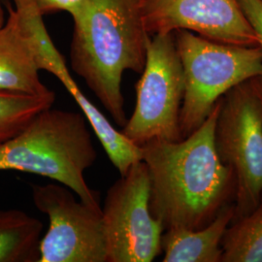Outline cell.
<instances>
[{
  "label": "cell",
  "mask_w": 262,
  "mask_h": 262,
  "mask_svg": "<svg viewBox=\"0 0 262 262\" xmlns=\"http://www.w3.org/2000/svg\"><path fill=\"white\" fill-rule=\"evenodd\" d=\"M63 185L32 186L34 206L49 217L37 262H107L102 208L78 200Z\"/></svg>",
  "instance_id": "ba28073f"
},
{
  "label": "cell",
  "mask_w": 262,
  "mask_h": 262,
  "mask_svg": "<svg viewBox=\"0 0 262 262\" xmlns=\"http://www.w3.org/2000/svg\"><path fill=\"white\" fill-rule=\"evenodd\" d=\"M222 248V261L262 262V197L252 212L228 226Z\"/></svg>",
  "instance_id": "5bb4252c"
},
{
  "label": "cell",
  "mask_w": 262,
  "mask_h": 262,
  "mask_svg": "<svg viewBox=\"0 0 262 262\" xmlns=\"http://www.w3.org/2000/svg\"><path fill=\"white\" fill-rule=\"evenodd\" d=\"M234 216L235 206H225L204 227L166 229L161 239L162 261H222L224 236Z\"/></svg>",
  "instance_id": "7c38bea8"
},
{
  "label": "cell",
  "mask_w": 262,
  "mask_h": 262,
  "mask_svg": "<svg viewBox=\"0 0 262 262\" xmlns=\"http://www.w3.org/2000/svg\"><path fill=\"white\" fill-rule=\"evenodd\" d=\"M240 6L253 29L262 51V0H239ZM262 82V77H260Z\"/></svg>",
  "instance_id": "e0dca14e"
},
{
  "label": "cell",
  "mask_w": 262,
  "mask_h": 262,
  "mask_svg": "<svg viewBox=\"0 0 262 262\" xmlns=\"http://www.w3.org/2000/svg\"><path fill=\"white\" fill-rule=\"evenodd\" d=\"M140 12L150 36L187 30L224 44L258 46L239 0H141Z\"/></svg>",
  "instance_id": "9c48e42d"
},
{
  "label": "cell",
  "mask_w": 262,
  "mask_h": 262,
  "mask_svg": "<svg viewBox=\"0 0 262 262\" xmlns=\"http://www.w3.org/2000/svg\"><path fill=\"white\" fill-rule=\"evenodd\" d=\"M174 37L184 74L180 128L185 138L230 90L262 77V51L259 46L215 42L187 30L175 31Z\"/></svg>",
  "instance_id": "277c9868"
},
{
  "label": "cell",
  "mask_w": 262,
  "mask_h": 262,
  "mask_svg": "<svg viewBox=\"0 0 262 262\" xmlns=\"http://www.w3.org/2000/svg\"><path fill=\"white\" fill-rule=\"evenodd\" d=\"M136 84V104L122 133L137 147L183 139L180 114L184 74L174 32L150 36L146 63Z\"/></svg>",
  "instance_id": "8992f818"
},
{
  "label": "cell",
  "mask_w": 262,
  "mask_h": 262,
  "mask_svg": "<svg viewBox=\"0 0 262 262\" xmlns=\"http://www.w3.org/2000/svg\"><path fill=\"white\" fill-rule=\"evenodd\" d=\"M96 159L97 151L84 114L52 107L0 144V171L51 179L70 188L85 204L101 208L99 192L92 189L84 178V172Z\"/></svg>",
  "instance_id": "3957f363"
},
{
  "label": "cell",
  "mask_w": 262,
  "mask_h": 262,
  "mask_svg": "<svg viewBox=\"0 0 262 262\" xmlns=\"http://www.w3.org/2000/svg\"><path fill=\"white\" fill-rule=\"evenodd\" d=\"M42 223L21 210H0V262H37Z\"/></svg>",
  "instance_id": "4fadbf2b"
},
{
  "label": "cell",
  "mask_w": 262,
  "mask_h": 262,
  "mask_svg": "<svg viewBox=\"0 0 262 262\" xmlns=\"http://www.w3.org/2000/svg\"><path fill=\"white\" fill-rule=\"evenodd\" d=\"M221 100L202 124L175 142L152 141L142 160L150 181V209L164 230L198 229L212 222L235 192L232 169L222 160L215 142Z\"/></svg>",
  "instance_id": "6da1fadb"
},
{
  "label": "cell",
  "mask_w": 262,
  "mask_h": 262,
  "mask_svg": "<svg viewBox=\"0 0 262 262\" xmlns=\"http://www.w3.org/2000/svg\"><path fill=\"white\" fill-rule=\"evenodd\" d=\"M2 9H3V8H2V4H1V0H0V12H1V11H2Z\"/></svg>",
  "instance_id": "ac0fdd59"
},
{
  "label": "cell",
  "mask_w": 262,
  "mask_h": 262,
  "mask_svg": "<svg viewBox=\"0 0 262 262\" xmlns=\"http://www.w3.org/2000/svg\"><path fill=\"white\" fill-rule=\"evenodd\" d=\"M40 14L44 17L57 11L67 12L73 23L82 19L88 6V0H34Z\"/></svg>",
  "instance_id": "2e32d148"
},
{
  "label": "cell",
  "mask_w": 262,
  "mask_h": 262,
  "mask_svg": "<svg viewBox=\"0 0 262 262\" xmlns=\"http://www.w3.org/2000/svg\"><path fill=\"white\" fill-rule=\"evenodd\" d=\"M56 94H19L0 90V144L24 129L41 111L53 106Z\"/></svg>",
  "instance_id": "9a60e30c"
},
{
  "label": "cell",
  "mask_w": 262,
  "mask_h": 262,
  "mask_svg": "<svg viewBox=\"0 0 262 262\" xmlns=\"http://www.w3.org/2000/svg\"><path fill=\"white\" fill-rule=\"evenodd\" d=\"M149 170L139 160L107 191L102 209L107 262H150L162 251L164 227L150 209Z\"/></svg>",
  "instance_id": "52a82bcc"
},
{
  "label": "cell",
  "mask_w": 262,
  "mask_h": 262,
  "mask_svg": "<svg viewBox=\"0 0 262 262\" xmlns=\"http://www.w3.org/2000/svg\"><path fill=\"white\" fill-rule=\"evenodd\" d=\"M0 26V90L44 95L51 91L39 77L37 49L14 7Z\"/></svg>",
  "instance_id": "30bf717a"
},
{
  "label": "cell",
  "mask_w": 262,
  "mask_h": 262,
  "mask_svg": "<svg viewBox=\"0 0 262 262\" xmlns=\"http://www.w3.org/2000/svg\"><path fill=\"white\" fill-rule=\"evenodd\" d=\"M141 0H88L74 23L70 63L109 113L123 127L127 122L122 76L142 73L150 35L144 28Z\"/></svg>",
  "instance_id": "7a4b0ae2"
},
{
  "label": "cell",
  "mask_w": 262,
  "mask_h": 262,
  "mask_svg": "<svg viewBox=\"0 0 262 262\" xmlns=\"http://www.w3.org/2000/svg\"><path fill=\"white\" fill-rule=\"evenodd\" d=\"M215 142L235 178V216L252 212L262 197V82L253 78L221 99Z\"/></svg>",
  "instance_id": "5b68a950"
},
{
  "label": "cell",
  "mask_w": 262,
  "mask_h": 262,
  "mask_svg": "<svg viewBox=\"0 0 262 262\" xmlns=\"http://www.w3.org/2000/svg\"><path fill=\"white\" fill-rule=\"evenodd\" d=\"M41 70L56 76L75 99L95 135L101 143L113 165L124 175L131 166L142 160V150L132 144L122 131L117 130L112 123L84 95L70 74L64 58L55 45L48 46L41 56Z\"/></svg>",
  "instance_id": "8fae6325"
}]
</instances>
